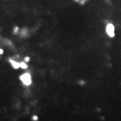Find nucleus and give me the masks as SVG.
I'll return each instance as SVG.
<instances>
[{"mask_svg": "<svg viewBox=\"0 0 121 121\" xmlns=\"http://www.w3.org/2000/svg\"><path fill=\"white\" fill-rule=\"evenodd\" d=\"M22 79H23V78H22ZM23 81H25L24 82H26V83H29V82H30V76H29L28 74H25V75H24Z\"/></svg>", "mask_w": 121, "mask_h": 121, "instance_id": "f257e3e1", "label": "nucleus"}]
</instances>
